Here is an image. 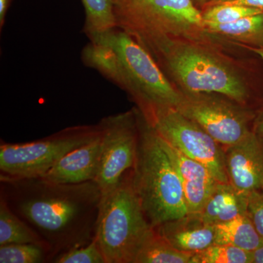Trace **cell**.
<instances>
[{
    "label": "cell",
    "instance_id": "ba28073f",
    "mask_svg": "<svg viewBox=\"0 0 263 263\" xmlns=\"http://www.w3.org/2000/svg\"><path fill=\"white\" fill-rule=\"evenodd\" d=\"M178 110L197 123L223 148L253 133L257 109L218 93H181Z\"/></svg>",
    "mask_w": 263,
    "mask_h": 263
},
{
    "label": "cell",
    "instance_id": "4316f807",
    "mask_svg": "<svg viewBox=\"0 0 263 263\" xmlns=\"http://www.w3.org/2000/svg\"><path fill=\"white\" fill-rule=\"evenodd\" d=\"M228 4L239 5L249 8H256L263 11V0H233L228 2Z\"/></svg>",
    "mask_w": 263,
    "mask_h": 263
},
{
    "label": "cell",
    "instance_id": "cb8c5ba5",
    "mask_svg": "<svg viewBox=\"0 0 263 263\" xmlns=\"http://www.w3.org/2000/svg\"><path fill=\"white\" fill-rule=\"evenodd\" d=\"M53 262L106 263L96 238L87 245L74 247L59 254Z\"/></svg>",
    "mask_w": 263,
    "mask_h": 263
},
{
    "label": "cell",
    "instance_id": "4fadbf2b",
    "mask_svg": "<svg viewBox=\"0 0 263 263\" xmlns=\"http://www.w3.org/2000/svg\"><path fill=\"white\" fill-rule=\"evenodd\" d=\"M101 133L95 139L64 156L41 179L49 182L73 184L95 181L100 167Z\"/></svg>",
    "mask_w": 263,
    "mask_h": 263
},
{
    "label": "cell",
    "instance_id": "30bf717a",
    "mask_svg": "<svg viewBox=\"0 0 263 263\" xmlns=\"http://www.w3.org/2000/svg\"><path fill=\"white\" fill-rule=\"evenodd\" d=\"M101 128L102 150L95 181L101 196L111 192L136 162L139 138L136 107L127 111L104 118Z\"/></svg>",
    "mask_w": 263,
    "mask_h": 263
},
{
    "label": "cell",
    "instance_id": "83f0119b",
    "mask_svg": "<svg viewBox=\"0 0 263 263\" xmlns=\"http://www.w3.org/2000/svg\"><path fill=\"white\" fill-rule=\"evenodd\" d=\"M11 0H0V25L3 27L5 24V15L9 8Z\"/></svg>",
    "mask_w": 263,
    "mask_h": 263
},
{
    "label": "cell",
    "instance_id": "f546056e",
    "mask_svg": "<svg viewBox=\"0 0 263 263\" xmlns=\"http://www.w3.org/2000/svg\"><path fill=\"white\" fill-rule=\"evenodd\" d=\"M231 1H233V0H207L206 4H205V6L204 7L211 6V5H214L221 4V3H228V2Z\"/></svg>",
    "mask_w": 263,
    "mask_h": 263
},
{
    "label": "cell",
    "instance_id": "603a6c76",
    "mask_svg": "<svg viewBox=\"0 0 263 263\" xmlns=\"http://www.w3.org/2000/svg\"><path fill=\"white\" fill-rule=\"evenodd\" d=\"M46 252H49L47 248L35 243H13L0 246V262H42L46 257Z\"/></svg>",
    "mask_w": 263,
    "mask_h": 263
},
{
    "label": "cell",
    "instance_id": "8fae6325",
    "mask_svg": "<svg viewBox=\"0 0 263 263\" xmlns=\"http://www.w3.org/2000/svg\"><path fill=\"white\" fill-rule=\"evenodd\" d=\"M223 148L228 182L233 187L248 195L263 187V142L254 132Z\"/></svg>",
    "mask_w": 263,
    "mask_h": 263
},
{
    "label": "cell",
    "instance_id": "3957f363",
    "mask_svg": "<svg viewBox=\"0 0 263 263\" xmlns=\"http://www.w3.org/2000/svg\"><path fill=\"white\" fill-rule=\"evenodd\" d=\"M138 113L139 138L132 177L147 220L155 228L189 212L172 161L154 128L138 109Z\"/></svg>",
    "mask_w": 263,
    "mask_h": 263
},
{
    "label": "cell",
    "instance_id": "5b68a950",
    "mask_svg": "<svg viewBox=\"0 0 263 263\" xmlns=\"http://www.w3.org/2000/svg\"><path fill=\"white\" fill-rule=\"evenodd\" d=\"M153 230L135 190L130 169L100 200L95 238L106 263H134Z\"/></svg>",
    "mask_w": 263,
    "mask_h": 263
},
{
    "label": "cell",
    "instance_id": "ffe728a7",
    "mask_svg": "<svg viewBox=\"0 0 263 263\" xmlns=\"http://www.w3.org/2000/svg\"><path fill=\"white\" fill-rule=\"evenodd\" d=\"M193 254L175 249L154 228L137 254L134 263H191Z\"/></svg>",
    "mask_w": 263,
    "mask_h": 263
},
{
    "label": "cell",
    "instance_id": "6da1fadb",
    "mask_svg": "<svg viewBox=\"0 0 263 263\" xmlns=\"http://www.w3.org/2000/svg\"><path fill=\"white\" fill-rule=\"evenodd\" d=\"M154 59L183 94L218 93L249 108L263 105V62L245 45L209 32L170 40Z\"/></svg>",
    "mask_w": 263,
    "mask_h": 263
},
{
    "label": "cell",
    "instance_id": "d4e9b609",
    "mask_svg": "<svg viewBox=\"0 0 263 263\" xmlns=\"http://www.w3.org/2000/svg\"><path fill=\"white\" fill-rule=\"evenodd\" d=\"M247 212L256 230L263 238V187L249 194Z\"/></svg>",
    "mask_w": 263,
    "mask_h": 263
},
{
    "label": "cell",
    "instance_id": "7402d4cb",
    "mask_svg": "<svg viewBox=\"0 0 263 263\" xmlns=\"http://www.w3.org/2000/svg\"><path fill=\"white\" fill-rule=\"evenodd\" d=\"M260 13L263 11L256 8L228 3L205 6L200 10L204 24L233 23L245 17Z\"/></svg>",
    "mask_w": 263,
    "mask_h": 263
},
{
    "label": "cell",
    "instance_id": "f1b7e54d",
    "mask_svg": "<svg viewBox=\"0 0 263 263\" xmlns=\"http://www.w3.org/2000/svg\"><path fill=\"white\" fill-rule=\"evenodd\" d=\"M252 263H263V243L252 252Z\"/></svg>",
    "mask_w": 263,
    "mask_h": 263
},
{
    "label": "cell",
    "instance_id": "5bb4252c",
    "mask_svg": "<svg viewBox=\"0 0 263 263\" xmlns=\"http://www.w3.org/2000/svg\"><path fill=\"white\" fill-rule=\"evenodd\" d=\"M155 231L177 250L195 253L214 245L215 226L204 222L199 214L164 221Z\"/></svg>",
    "mask_w": 263,
    "mask_h": 263
},
{
    "label": "cell",
    "instance_id": "ac0fdd59",
    "mask_svg": "<svg viewBox=\"0 0 263 263\" xmlns=\"http://www.w3.org/2000/svg\"><path fill=\"white\" fill-rule=\"evenodd\" d=\"M35 243L48 248L45 240L32 227L15 214L3 196L0 201V246Z\"/></svg>",
    "mask_w": 263,
    "mask_h": 263
},
{
    "label": "cell",
    "instance_id": "52a82bcc",
    "mask_svg": "<svg viewBox=\"0 0 263 263\" xmlns=\"http://www.w3.org/2000/svg\"><path fill=\"white\" fill-rule=\"evenodd\" d=\"M100 133L99 124L76 126L39 141L3 143L0 146L1 179L41 177L64 156L95 139Z\"/></svg>",
    "mask_w": 263,
    "mask_h": 263
},
{
    "label": "cell",
    "instance_id": "4dcf8cb0",
    "mask_svg": "<svg viewBox=\"0 0 263 263\" xmlns=\"http://www.w3.org/2000/svg\"><path fill=\"white\" fill-rule=\"evenodd\" d=\"M193 2L196 8L200 10L206 4L207 0H193Z\"/></svg>",
    "mask_w": 263,
    "mask_h": 263
},
{
    "label": "cell",
    "instance_id": "9a60e30c",
    "mask_svg": "<svg viewBox=\"0 0 263 263\" xmlns=\"http://www.w3.org/2000/svg\"><path fill=\"white\" fill-rule=\"evenodd\" d=\"M248 201V194L230 183L218 182L199 214L204 222L215 226L247 214Z\"/></svg>",
    "mask_w": 263,
    "mask_h": 263
},
{
    "label": "cell",
    "instance_id": "7c38bea8",
    "mask_svg": "<svg viewBox=\"0 0 263 263\" xmlns=\"http://www.w3.org/2000/svg\"><path fill=\"white\" fill-rule=\"evenodd\" d=\"M159 138L181 180L188 212L199 214L219 181L206 166L185 155L161 137Z\"/></svg>",
    "mask_w": 263,
    "mask_h": 263
},
{
    "label": "cell",
    "instance_id": "484cf974",
    "mask_svg": "<svg viewBox=\"0 0 263 263\" xmlns=\"http://www.w3.org/2000/svg\"><path fill=\"white\" fill-rule=\"evenodd\" d=\"M253 132L263 142V105L257 109V115L254 119Z\"/></svg>",
    "mask_w": 263,
    "mask_h": 263
},
{
    "label": "cell",
    "instance_id": "277c9868",
    "mask_svg": "<svg viewBox=\"0 0 263 263\" xmlns=\"http://www.w3.org/2000/svg\"><path fill=\"white\" fill-rule=\"evenodd\" d=\"M117 28L155 57L170 40L208 34L193 0H113Z\"/></svg>",
    "mask_w": 263,
    "mask_h": 263
},
{
    "label": "cell",
    "instance_id": "44dd1931",
    "mask_svg": "<svg viewBox=\"0 0 263 263\" xmlns=\"http://www.w3.org/2000/svg\"><path fill=\"white\" fill-rule=\"evenodd\" d=\"M191 263H252V252L228 245H213L193 254Z\"/></svg>",
    "mask_w": 263,
    "mask_h": 263
},
{
    "label": "cell",
    "instance_id": "1f68e13d",
    "mask_svg": "<svg viewBox=\"0 0 263 263\" xmlns=\"http://www.w3.org/2000/svg\"><path fill=\"white\" fill-rule=\"evenodd\" d=\"M252 51H253L254 53H257V54L259 55V57H260L261 60H262V61L263 62V48H252V47H249Z\"/></svg>",
    "mask_w": 263,
    "mask_h": 263
},
{
    "label": "cell",
    "instance_id": "7a4b0ae2",
    "mask_svg": "<svg viewBox=\"0 0 263 263\" xmlns=\"http://www.w3.org/2000/svg\"><path fill=\"white\" fill-rule=\"evenodd\" d=\"M1 181L7 189L2 196L41 235L49 252L63 253L94 239L101 200L96 181L62 184L41 178Z\"/></svg>",
    "mask_w": 263,
    "mask_h": 263
},
{
    "label": "cell",
    "instance_id": "d6986e66",
    "mask_svg": "<svg viewBox=\"0 0 263 263\" xmlns=\"http://www.w3.org/2000/svg\"><path fill=\"white\" fill-rule=\"evenodd\" d=\"M85 10L84 32L89 41L117 28L113 0H81Z\"/></svg>",
    "mask_w": 263,
    "mask_h": 263
},
{
    "label": "cell",
    "instance_id": "2e32d148",
    "mask_svg": "<svg viewBox=\"0 0 263 263\" xmlns=\"http://www.w3.org/2000/svg\"><path fill=\"white\" fill-rule=\"evenodd\" d=\"M216 245L234 246L252 252L263 243V238L256 230L247 214L215 226Z\"/></svg>",
    "mask_w": 263,
    "mask_h": 263
},
{
    "label": "cell",
    "instance_id": "9c48e42d",
    "mask_svg": "<svg viewBox=\"0 0 263 263\" xmlns=\"http://www.w3.org/2000/svg\"><path fill=\"white\" fill-rule=\"evenodd\" d=\"M146 120L162 139L206 166L219 182L229 183L224 148L196 122L176 108L160 109Z\"/></svg>",
    "mask_w": 263,
    "mask_h": 263
},
{
    "label": "cell",
    "instance_id": "8992f818",
    "mask_svg": "<svg viewBox=\"0 0 263 263\" xmlns=\"http://www.w3.org/2000/svg\"><path fill=\"white\" fill-rule=\"evenodd\" d=\"M102 41L119 57L121 78L118 85L148 119L157 110L177 108L181 93L169 81L149 52L127 33L114 29L91 41Z\"/></svg>",
    "mask_w": 263,
    "mask_h": 263
},
{
    "label": "cell",
    "instance_id": "e0dca14e",
    "mask_svg": "<svg viewBox=\"0 0 263 263\" xmlns=\"http://www.w3.org/2000/svg\"><path fill=\"white\" fill-rule=\"evenodd\" d=\"M208 32L252 48H263V13L233 23L204 24Z\"/></svg>",
    "mask_w": 263,
    "mask_h": 263
}]
</instances>
